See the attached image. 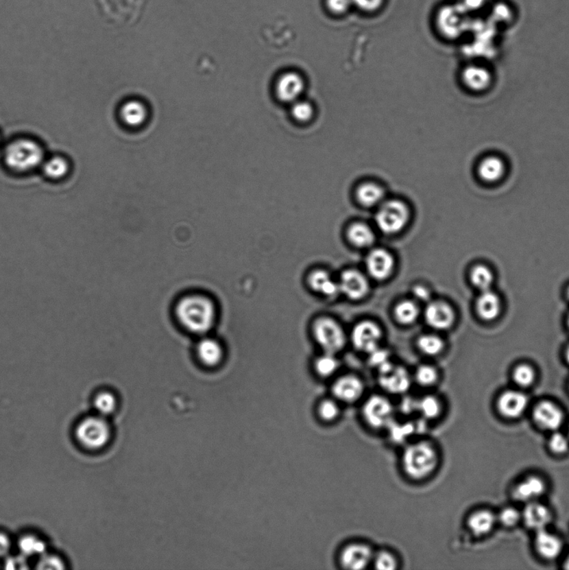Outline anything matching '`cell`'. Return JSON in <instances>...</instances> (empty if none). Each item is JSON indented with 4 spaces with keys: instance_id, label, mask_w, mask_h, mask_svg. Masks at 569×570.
<instances>
[{
    "instance_id": "6f0895ef",
    "label": "cell",
    "mask_w": 569,
    "mask_h": 570,
    "mask_svg": "<svg viewBox=\"0 0 569 570\" xmlns=\"http://www.w3.org/2000/svg\"><path fill=\"white\" fill-rule=\"evenodd\" d=\"M11 541L6 534L0 533V557H5L10 553Z\"/></svg>"
},
{
    "instance_id": "e0dca14e",
    "label": "cell",
    "mask_w": 569,
    "mask_h": 570,
    "mask_svg": "<svg viewBox=\"0 0 569 570\" xmlns=\"http://www.w3.org/2000/svg\"><path fill=\"white\" fill-rule=\"evenodd\" d=\"M305 88L302 77L295 72H288L280 77L276 84V94L280 101L294 103L298 101Z\"/></svg>"
},
{
    "instance_id": "5b68a950",
    "label": "cell",
    "mask_w": 569,
    "mask_h": 570,
    "mask_svg": "<svg viewBox=\"0 0 569 570\" xmlns=\"http://www.w3.org/2000/svg\"><path fill=\"white\" fill-rule=\"evenodd\" d=\"M375 219L380 232L387 235L398 234L409 224V207L400 200L384 201L378 206Z\"/></svg>"
},
{
    "instance_id": "f907efd6",
    "label": "cell",
    "mask_w": 569,
    "mask_h": 570,
    "mask_svg": "<svg viewBox=\"0 0 569 570\" xmlns=\"http://www.w3.org/2000/svg\"><path fill=\"white\" fill-rule=\"evenodd\" d=\"M352 5L365 13H374L383 7L385 0H352Z\"/></svg>"
},
{
    "instance_id": "bcb514c9",
    "label": "cell",
    "mask_w": 569,
    "mask_h": 570,
    "mask_svg": "<svg viewBox=\"0 0 569 570\" xmlns=\"http://www.w3.org/2000/svg\"><path fill=\"white\" fill-rule=\"evenodd\" d=\"M456 3L470 16L489 6L488 0H457Z\"/></svg>"
},
{
    "instance_id": "836d02e7",
    "label": "cell",
    "mask_w": 569,
    "mask_h": 570,
    "mask_svg": "<svg viewBox=\"0 0 569 570\" xmlns=\"http://www.w3.org/2000/svg\"><path fill=\"white\" fill-rule=\"evenodd\" d=\"M69 164L63 157L55 156L45 161L42 164V169L45 175L51 179H60L67 175Z\"/></svg>"
},
{
    "instance_id": "816d5d0a",
    "label": "cell",
    "mask_w": 569,
    "mask_h": 570,
    "mask_svg": "<svg viewBox=\"0 0 569 570\" xmlns=\"http://www.w3.org/2000/svg\"><path fill=\"white\" fill-rule=\"evenodd\" d=\"M326 5L330 13L341 15L351 9L352 1V0H326Z\"/></svg>"
},
{
    "instance_id": "d590c367",
    "label": "cell",
    "mask_w": 569,
    "mask_h": 570,
    "mask_svg": "<svg viewBox=\"0 0 569 570\" xmlns=\"http://www.w3.org/2000/svg\"><path fill=\"white\" fill-rule=\"evenodd\" d=\"M489 8L491 9L490 16L488 21H490L492 24L494 25L497 28L499 25H509L511 21H513L514 16L513 11L507 3H497Z\"/></svg>"
},
{
    "instance_id": "ba28073f",
    "label": "cell",
    "mask_w": 569,
    "mask_h": 570,
    "mask_svg": "<svg viewBox=\"0 0 569 570\" xmlns=\"http://www.w3.org/2000/svg\"><path fill=\"white\" fill-rule=\"evenodd\" d=\"M313 334L317 344L325 353L335 354L340 352L347 342L344 331L339 323L330 318L317 319L313 324Z\"/></svg>"
},
{
    "instance_id": "5bb4252c",
    "label": "cell",
    "mask_w": 569,
    "mask_h": 570,
    "mask_svg": "<svg viewBox=\"0 0 569 570\" xmlns=\"http://www.w3.org/2000/svg\"><path fill=\"white\" fill-rule=\"evenodd\" d=\"M340 292L352 300H360L366 296L369 292L367 277L356 270L350 269L341 275Z\"/></svg>"
},
{
    "instance_id": "ab89813d",
    "label": "cell",
    "mask_w": 569,
    "mask_h": 570,
    "mask_svg": "<svg viewBox=\"0 0 569 570\" xmlns=\"http://www.w3.org/2000/svg\"><path fill=\"white\" fill-rule=\"evenodd\" d=\"M338 361L334 354L325 353L324 355L319 357L315 363L316 372L322 377L332 376L337 371Z\"/></svg>"
},
{
    "instance_id": "9c48e42d",
    "label": "cell",
    "mask_w": 569,
    "mask_h": 570,
    "mask_svg": "<svg viewBox=\"0 0 569 570\" xmlns=\"http://www.w3.org/2000/svg\"><path fill=\"white\" fill-rule=\"evenodd\" d=\"M374 551L366 543L353 542L341 549L339 562L342 568L361 570L368 567L374 560Z\"/></svg>"
},
{
    "instance_id": "4fadbf2b",
    "label": "cell",
    "mask_w": 569,
    "mask_h": 570,
    "mask_svg": "<svg viewBox=\"0 0 569 570\" xmlns=\"http://www.w3.org/2000/svg\"><path fill=\"white\" fill-rule=\"evenodd\" d=\"M366 267L369 275L372 278L378 281L386 280L394 272V258L387 250L376 248L368 254Z\"/></svg>"
},
{
    "instance_id": "d6a6232c",
    "label": "cell",
    "mask_w": 569,
    "mask_h": 570,
    "mask_svg": "<svg viewBox=\"0 0 569 570\" xmlns=\"http://www.w3.org/2000/svg\"><path fill=\"white\" fill-rule=\"evenodd\" d=\"M19 547L23 556L26 557L40 556L46 550L45 543L32 534H27L19 539Z\"/></svg>"
},
{
    "instance_id": "d6986e66",
    "label": "cell",
    "mask_w": 569,
    "mask_h": 570,
    "mask_svg": "<svg viewBox=\"0 0 569 570\" xmlns=\"http://www.w3.org/2000/svg\"><path fill=\"white\" fill-rule=\"evenodd\" d=\"M529 399L524 394L518 391H507L500 396L498 407L500 413L506 418H518L528 407Z\"/></svg>"
},
{
    "instance_id": "7bdbcfd3",
    "label": "cell",
    "mask_w": 569,
    "mask_h": 570,
    "mask_svg": "<svg viewBox=\"0 0 569 570\" xmlns=\"http://www.w3.org/2000/svg\"><path fill=\"white\" fill-rule=\"evenodd\" d=\"M438 379L437 370L429 365H422L415 372V379L422 387H430L435 384Z\"/></svg>"
},
{
    "instance_id": "f1b7e54d",
    "label": "cell",
    "mask_w": 569,
    "mask_h": 570,
    "mask_svg": "<svg viewBox=\"0 0 569 570\" xmlns=\"http://www.w3.org/2000/svg\"><path fill=\"white\" fill-rule=\"evenodd\" d=\"M463 80L472 90H482L489 84L490 75L483 67L472 65L464 69Z\"/></svg>"
},
{
    "instance_id": "1f68e13d",
    "label": "cell",
    "mask_w": 569,
    "mask_h": 570,
    "mask_svg": "<svg viewBox=\"0 0 569 570\" xmlns=\"http://www.w3.org/2000/svg\"><path fill=\"white\" fill-rule=\"evenodd\" d=\"M479 175L483 180L490 182L498 180L505 172V165L497 157H488L479 165Z\"/></svg>"
},
{
    "instance_id": "f6af8a7d",
    "label": "cell",
    "mask_w": 569,
    "mask_h": 570,
    "mask_svg": "<svg viewBox=\"0 0 569 570\" xmlns=\"http://www.w3.org/2000/svg\"><path fill=\"white\" fill-rule=\"evenodd\" d=\"M513 379L518 386L529 387L535 380V372L529 365H520L514 370Z\"/></svg>"
},
{
    "instance_id": "8992f818",
    "label": "cell",
    "mask_w": 569,
    "mask_h": 570,
    "mask_svg": "<svg viewBox=\"0 0 569 570\" xmlns=\"http://www.w3.org/2000/svg\"><path fill=\"white\" fill-rule=\"evenodd\" d=\"M75 436L80 444L89 450L106 447L111 437L110 427L101 417H89L77 426Z\"/></svg>"
},
{
    "instance_id": "52a82bcc",
    "label": "cell",
    "mask_w": 569,
    "mask_h": 570,
    "mask_svg": "<svg viewBox=\"0 0 569 570\" xmlns=\"http://www.w3.org/2000/svg\"><path fill=\"white\" fill-rule=\"evenodd\" d=\"M364 421L372 429H387L395 418V409L390 400L382 395H372L361 407Z\"/></svg>"
},
{
    "instance_id": "6125c7cd",
    "label": "cell",
    "mask_w": 569,
    "mask_h": 570,
    "mask_svg": "<svg viewBox=\"0 0 569 570\" xmlns=\"http://www.w3.org/2000/svg\"><path fill=\"white\" fill-rule=\"evenodd\" d=\"M568 326H569V319H568Z\"/></svg>"
},
{
    "instance_id": "4316f807",
    "label": "cell",
    "mask_w": 569,
    "mask_h": 570,
    "mask_svg": "<svg viewBox=\"0 0 569 570\" xmlns=\"http://www.w3.org/2000/svg\"><path fill=\"white\" fill-rule=\"evenodd\" d=\"M496 523L495 515L488 510H479L468 519V525L471 532L476 536H482L493 530Z\"/></svg>"
},
{
    "instance_id": "9a60e30c",
    "label": "cell",
    "mask_w": 569,
    "mask_h": 570,
    "mask_svg": "<svg viewBox=\"0 0 569 570\" xmlns=\"http://www.w3.org/2000/svg\"><path fill=\"white\" fill-rule=\"evenodd\" d=\"M199 363L207 368H215L224 359V348L217 339L203 336L195 348Z\"/></svg>"
},
{
    "instance_id": "4dcf8cb0",
    "label": "cell",
    "mask_w": 569,
    "mask_h": 570,
    "mask_svg": "<svg viewBox=\"0 0 569 570\" xmlns=\"http://www.w3.org/2000/svg\"><path fill=\"white\" fill-rule=\"evenodd\" d=\"M420 313L417 304L410 300L400 302L394 309L396 320L403 325L413 324Z\"/></svg>"
},
{
    "instance_id": "ac0fdd59",
    "label": "cell",
    "mask_w": 569,
    "mask_h": 570,
    "mask_svg": "<svg viewBox=\"0 0 569 570\" xmlns=\"http://www.w3.org/2000/svg\"><path fill=\"white\" fill-rule=\"evenodd\" d=\"M533 419L542 429L557 430L562 425L564 414L555 403L544 401L534 408Z\"/></svg>"
},
{
    "instance_id": "e575fe53",
    "label": "cell",
    "mask_w": 569,
    "mask_h": 570,
    "mask_svg": "<svg viewBox=\"0 0 569 570\" xmlns=\"http://www.w3.org/2000/svg\"><path fill=\"white\" fill-rule=\"evenodd\" d=\"M318 418L322 422L330 423L335 422L340 417L341 408L337 400L326 399L318 403L317 407Z\"/></svg>"
},
{
    "instance_id": "7dc6e473",
    "label": "cell",
    "mask_w": 569,
    "mask_h": 570,
    "mask_svg": "<svg viewBox=\"0 0 569 570\" xmlns=\"http://www.w3.org/2000/svg\"><path fill=\"white\" fill-rule=\"evenodd\" d=\"M37 568L40 569H64L65 566L60 558L45 553L40 556Z\"/></svg>"
},
{
    "instance_id": "f546056e",
    "label": "cell",
    "mask_w": 569,
    "mask_h": 570,
    "mask_svg": "<svg viewBox=\"0 0 569 570\" xmlns=\"http://www.w3.org/2000/svg\"><path fill=\"white\" fill-rule=\"evenodd\" d=\"M443 412V405L439 399L434 395H426L417 399V413L422 419L432 421L435 420Z\"/></svg>"
},
{
    "instance_id": "94428289",
    "label": "cell",
    "mask_w": 569,
    "mask_h": 570,
    "mask_svg": "<svg viewBox=\"0 0 569 570\" xmlns=\"http://www.w3.org/2000/svg\"><path fill=\"white\" fill-rule=\"evenodd\" d=\"M568 298H569V287L568 289Z\"/></svg>"
},
{
    "instance_id": "f35d334b",
    "label": "cell",
    "mask_w": 569,
    "mask_h": 570,
    "mask_svg": "<svg viewBox=\"0 0 569 570\" xmlns=\"http://www.w3.org/2000/svg\"><path fill=\"white\" fill-rule=\"evenodd\" d=\"M470 277L472 284L482 292L489 290L494 281L490 270L482 265H476L472 270Z\"/></svg>"
},
{
    "instance_id": "cb8c5ba5",
    "label": "cell",
    "mask_w": 569,
    "mask_h": 570,
    "mask_svg": "<svg viewBox=\"0 0 569 570\" xmlns=\"http://www.w3.org/2000/svg\"><path fill=\"white\" fill-rule=\"evenodd\" d=\"M476 311L481 318L493 321L501 311V302L497 294L489 290L483 291L476 301Z\"/></svg>"
},
{
    "instance_id": "8fae6325",
    "label": "cell",
    "mask_w": 569,
    "mask_h": 570,
    "mask_svg": "<svg viewBox=\"0 0 569 570\" xmlns=\"http://www.w3.org/2000/svg\"><path fill=\"white\" fill-rule=\"evenodd\" d=\"M383 337L382 330L376 323L363 321L354 326L352 332L353 346L359 351L370 353L379 348L380 339Z\"/></svg>"
},
{
    "instance_id": "277c9868",
    "label": "cell",
    "mask_w": 569,
    "mask_h": 570,
    "mask_svg": "<svg viewBox=\"0 0 569 570\" xmlns=\"http://www.w3.org/2000/svg\"><path fill=\"white\" fill-rule=\"evenodd\" d=\"M436 21L441 36L448 40H459L469 33L472 19L455 3L441 7L438 10Z\"/></svg>"
},
{
    "instance_id": "603a6c76",
    "label": "cell",
    "mask_w": 569,
    "mask_h": 570,
    "mask_svg": "<svg viewBox=\"0 0 569 570\" xmlns=\"http://www.w3.org/2000/svg\"><path fill=\"white\" fill-rule=\"evenodd\" d=\"M308 284L313 291L325 296H335L340 292L339 283L335 282L328 272L317 270L308 277Z\"/></svg>"
},
{
    "instance_id": "2e32d148",
    "label": "cell",
    "mask_w": 569,
    "mask_h": 570,
    "mask_svg": "<svg viewBox=\"0 0 569 570\" xmlns=\"http://www.w3.org/2000/svg\"><path fill=\"white\" fill-rule=\"evenodd\" d=\"M426 322L437 330L450 329L455 322V314L452 308L444 302L428 303L424 313Z\"/></svg>"
},
{
    "instance_id": "11a10c76",
    "label": "cell",
    "mask_w": 569,
    "mask_h": 570,
    "mask_svg": "<svg viewBox=\"0 0 569 570\" xmlns=\"http://www.w3.org/2000/svg\"><path fill=\"white\" fill-rule=\"evenodd\" d=\"M26 556H17V557H12L8 558L6 561L5 567L7 569H26L27 568V560Z\"/></svg>"
},
{
    "instance_id": "9f6ffc18",
    "label": "cell",
    "mask_w": 569,
    "mask_h": 570,
    "mask_svg": "<svg viewBox=\"0 0 569 570\" xmlns=\"http://www.w3.org/2000/svg\"><path fill=\"white\" fill-rule=\"evenodd\" d=\"M413 294L415 298L419 300V301L429 302L431 298V292L428 288L422 286V285H417V286L414 287Z\"/></svg>"
},
{
    "instance_id": "d4e9b609",
    "label": "cell",
    "mask_w": 569,
    "mask_h": 570,
    "mask_svg": "<svg viewBox=\"0 0 569 570\" xmlns=\"http://www.w3.org/2000/svg\"><path fill=\"white\" fill-rule=\"evenodd\" d=\"M545 484L540 477L532 476L519 483L514 489V498L520 501H533L544 494Z\"/></svg>"
},
{
    "instance_id": "7c38bea8",
    "label": "cell",
    "mask_w": 569,
    "mask_h": 570,
    "mask_svg": "<svg viewBox=\"0 0 569 570\" xmlns=\"http://www.w3.org/2000/svg\"><path fill=\"white\" fill-rule=\"evenodd\" d=\"M332 392L338 402L351 404L361 398L364 392V384L359 377L354 375H345L339 377L333 383Z\"/></svg>"
},
{
    "instance_id": "c3c4849f",
    "label": "cell",
    "mask_w": 569,
    "mask_h": 570,
    "mask_svg": "<svg viewBox=\"0 0 569 570\" xmlns=\"http://www.w3.org/2000/svg\"><path fill=\"white\" fill-rule=\"evenodd\" d=\"M369 354H370V357H369V361H370V364L378 370L382 369L384 367H386L387 365L391 364L389 360V353H388L387 350L378 348Z\"/></svg>"
},
{
    "instance_id": "db71d44e",
    "label": "cell",
    "mask_w": 569,
    "mask_h": 570,
    "mask_svg": "<svg viewBox=\"0 0 569 570\" xmlns=\"http://www.w3.org/2000/svg\"><path fill=\"white\" fill-rule=\"evenodd\" d=\"M400 410L402 414L410 415L413 413H417V399L407 396L401 402Z\"/></svg>"
},
{
    "instance_id": "6da1fadb",
    "label": "cell",
    "mask_w": 569,
    "mask_h": 570,
    "mask_svg": "<svg viewBox=\"0 0 569 570\" xmlns=\"http://www.w3.org/2000/svg\"><path fill=\"white\" fill-rule=\"evenodd\" d=\"M175 318L187 332L206 336L217 322V310L213 299L199 294L183 296L176 303Z\"/></svg>"
},
{
    "instance_id": "484cf974",
    "label": "cell",
    "mask_w": 569,
    "mask_h": 570,
    "mask_svg": "<svg viewBox=\"0 0 569 570\" xmlns=\"http://www.w3.org/2000/svg\"><path fill=\"white\" fill-rule=\"evenodd\" d=\"M348 238L356 248H367L374 245L376 237L370 226L365 223L356 222L350 226Z\"/></svg>"
},
{
    "instance_id": "7402d4cb",
    "label": "cell",
    "mask_w": 569,
    "mask_h": 570,
    "mask_svg": "<svg viewBox=\"0 0 569 570\" xmlns=\"http://www.w3.org/2000/svg\"><path fill=\"white\" fill-rule=\"evenodd\" d=\"M357 201L364 207L379 206L385 201V190L374 182L361 184L356 191Z\"/></svg>"
},
{
    "instance_id": "3957f363",
    "label": "cell",
    "mask_w": 569,
    "mask_h": 570,
    "mask_svg": "<svg viewBox=\"0 0 569 570\" xmlns=\"http://www.w3.org/2000/svg\"><path fill=\"white\" fill-rule=\"evenodd\" d=\"M43 149L30 139L11 142L5 152V163L14 171L25 172L40 167L44 163Z\"/></svg>"
},
{
    "instance_id": "30bf717a",
    "label": "cell",
    "mask_w": 569,
    "mask_h": 570,
    "mask_svg": "<svg viewBox=\"0 0 569 570\" xmlns=\"http://www.w3.org/2000/svg\"><path fill=\"white\" fill-rule=\"evenodd\" d=\"M379 371V384L391 394H405L411 387V379L405 368L389 364Z\"/></svg>"
},
{
    "instance_id": "680465c9",
    "label": "cell",
    "mask_w": 569,
    "mask_h": 570,
    "mask_svg": "<svg viewBox=\"0 0 569 570\" xmlns=\"http://www.w3.org/2000/svg\"><path fill=\"white\" fill-rule=\"evenodd\" d=\"M565 568L569 569V556L567 558L566 562H565Z\"/></svg>"
},
{
    "instance_id": "83f0119b",
    "label": "cell",
    "mask_w": 569,
    "mask_h": 570,
    "mask_svg": "<svg viewBox=\"0 0 569 570\" xmlns=\"http://www.w3.org/2000/svg\"><path fill=\"white\" fill-rule=\"evenodd\" d=\"M121 118L127 125L139 126L147 117V111L143 104L138 102H129L125 104L121 110Z\"/></svg>"
},
{
    "instance_id": "b9f144b4",
    "label": "cell",
    "mask_w": 569,
    "mask_h": 570,
    "mask_svg": "<svg viewBox=\"0 0 569 570\" xmlns=\"http://www.w3.org/2000/svg\"><path fill=\"white\" fill-rule=\"evenodd\" d=\"M95 407L99 414L107 416L113 413L117 407V399L110 392H102L95 399Z\"/></svg>"
},
{
    "instance_id": "f5cc1de1",
    "label": "cell",
    "mask_w": 569,
    "mask_h": 570,
    "mask_svg": "<svg viewBox=\"0 0 569 570\" xmlns=\"http://www.w3.org/2000/svg\"><path fill=\"white\" fill-rule=\"evenodd\" d=\"M498 519L503 525L512 527L517 525L519 519H520V514L513 508H506L501 511Z\"/></svg>"
},
{
    "instance_id": "7a4b0ae2",
    "label": "cell",
    "mask_w": 569,
    "mask_h": 570,
    "mask_svg": "<svg viewBox=\"0 0 569 570\" xmlns=\"http://www.w3.org/2000/svg\"><path fill=\"white\" fill-rule=\"evenodd\" d=\"M439 456L436 447L428 440L407 444L402 454V468L405 475L414 481H421L436 471Z\"/></svg>"
},
{
    "instance_id": "44dd1931",
    "label": "cell",
    "mask_w": 569,
    "mask_h": 570,
    "mask_svg": "<svg viewBox=\"0 0 569 570\" xmlns=\"http://www.w3.org/2000/svg\"><path fill=\"white\" fill-rule=\"evenodd\" d=\"M535 546L538 554L547 560L556 558L563 549L560 539L544 529L537 531Z\"/></svg>"
},
{
    "instance_id": "60d3db41",
    "label": "cell",
    "mask_w": 569,
    "mask_h": 570,
    "mask_svg": "<svg viewBox=\"0 0 569 570\" xmlns=\"http://www.w3.org/2000/svg\"><path fill=\"white\" fill-rule=\"evenodd\" d=\"M372 564L376 569L379 570H394L397 569L399 562L397 556L389 550L380 549L374 553Z\"/></svg>"
},
{
    "instance_id": "91938a15",
    "label": "cell",
    "mask_w": 569,
    "mask_h": 570,
    "mask_svg": "<svg viewBox=\"0 0 569 570\" xmlns=\"http://www.w3.org/2000/svg\"><path fill=\"white\" fill-rule=\"evenodd\" d=\"M566 358H567V360H568V364H569V348L567 349Z\"/></svg>"
},
{
    "instance_id": "681fc988",
    "label": "cell",
    "mask_w": 569,
    "mask_h": 570,
    "mask_svg": "<svg viewBox=\"0 0 569 570\" xmlns=\"http://www.w3.org/2000/svg\"><path fill=\"white\" fill-rule=\"evenodd\" d=\"M548 445L553 453L562 454L568 451L569 444L566 436L560 433H555L549 439Z\"/></svg>"
},
{
    "instance_id": "ee69618b",
    "label": "cell",
    "mask_w": 569,
    "mask_h": 570,
    "mask_svg": "<svg viewBox=\"0 0 569 570\" xmlns=\"http://www.w3.org/2000/svg\"><path fill=\"white\" fill-rule=\"evenodd\" d=\"M291 114L299 122H308L314 115V108L308 102L297 101L293 103Z\"/></svg>"
},
{
    "instance_id": "ffe728a7",
    "label": "cell",
    "mask_w": 569,
    "mask_h": 570,
    "mask_svg": "<svg viewBox=\"0 0 569 570\" xmlns=\"http://www.w3.org/2000/svg\"><path fill=\"white\" fill-rule=\"evenodd\" d=\"M526 525L530 529L544 530L551 520L550 511L543 504L533 502L526 506L522 514Z\"/></svg>"
},
{
    "instance_id": "8d00e7d4",
    "label": "cell",
    "mask_w": 569,
    "mask_h": 570,
    "mask_svg": "<svg viewBox=\"0 0 569 570\" xmlns=\"http://www.w3.org/2000/svg\"><path fill=\"white\" fill-rule=\"evenodd\" d=\"M417 346L426 355L436 356L443 351L444 344V341L436 335L425 334L418 338Z\"/></svg>"
},
{
    "instance_id": "74e56055",
    "label": "cell",
    "mask_w": 569,
    "mask_h": 570,
    "mask_svg": "<svg viewBox=\"0 0 569 570\" xmlns=\"http://www.w3.org/2000/svg\"><path fill=\"white\" fill-rule=\"evenodd\" d=\"M390 438L396 444H402L409 439L411 434L416 433L417 426L413 423H397L394 421L387 429Z\"/></svg>"
}]
</instances>
